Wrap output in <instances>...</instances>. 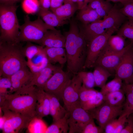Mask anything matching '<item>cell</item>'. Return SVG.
I'll return each mask as SVG.
<instances>
[{"label": "cell", "instance_id": "cell-1", "mask_svg": "<svg viewBox=\"0 0 133 133\" xmlns=\"http://www.w3.org/2000/svg\"><path fill=\"white\" fill-rule=\"evenodd\" d=\"M65 36L67 69L68 73L74 75L83 69L88 43L77 23L73 19L70 21L69 30Z\"/></svg>", "mask_w": 133, "mask_h": 133}, {"label": "cell", "instance_id": "cell-2", "mask_svg": "<svg viewBox=\"0 0 133 133\" xmlns=\"http://www.w3.org/2000/svg\"><path fill=\"white\" fill-rule=\"evenodd\" d=\"M37 102L35 86H26L13 93L5 95L4 100L0 107L33 118L36 117Z\"/></svg>", "mask_w": 133, "mask_h": 133}, {"label": "cell", "instance_id": "cell-3", "mask_svg": "<svg viewBox=\"0 0 133 133\" xmlns=\"http://www.w3.org/2000/svg\"><path fill=\"white\" fill-rule=\"evenodd\" d=\"M21 42L0 41V76L10 78L27 66Z\"/></svg>", "mask_w": 133, "mask_h": 133}, {"label": "cell", "instance_id": "cell-4", "mask_svg": "<svg viewBox=\"0 0 133 133\" xmlns=\"http://www.w3.org/2000/svg\"><path fill=\"white\" fill-rule=\"evenodd\" d=\"M126 17L115 5L102 20L100 19L88 25H83L82 27L80 28L81 31L88 43L108 30L117 32L126 21Z\"/></svg>", "mask_w": 133, "mask_h": 133}, {"label": "cell", "instance_id": "cell-5", "mask_svg": "<svg viewBox=\"0 0 133 133\" xmlns=\"http://www.w3.org/2000/svg\"><path fill=\"white\" fill-rule=\"evenodd\" d=\"M16 4L0 5V41L20 42L19 25L16 15Z\"/></svg>", "mask_w": 133, "mask_h": 133}, {"label": "cell", "instance_id": "cell-6", "mask_svg": "<svg viewBox=\"0 0 133 133\" xmlns=\"http://www.w3.org/2000/svg\"><path fill=\"white\" fill-rule=\"evenodd\" d=\"M38 16L35 20H30L29 16L24 17V23L19 27L18 39L20 42H34L41 45V41L46 32L48 30L55 29L46 24Z\"/></svg>", "mask_w": 133, "mask_h": 133}, {"label": "cell", "instance_id": "cell-7", "mask_svg": "<svg viewBox=\"0 0 133 133\" xmlns=\"http://www.w3.org/2000/svg\"><path fill=\"white\" fill-rule=\"evenodd\" d=\"M133 47V41L126 45L121 50H112L106 44L96 60L94 67L100 66L108 70L112 74L121 61L124 54Z\"/></svg>", "mask_w": 133, "mask_h": 133}, {"label": "cell", "instance_id": "cell-8", "mask_svg": "<svg viewBox=\"0 0 133 133\" xmlns=\"http://www.w3.org/2000/svg\"><path fill=\"white\" fill-rule=\"evenodd\" d=\"M69 73L65 72L60 67L56 66L52 75L42 88L47 93L54 95L59 100L62 99L63 91L71 79Z\"/></svg>", "mask_w": 133, "mask_h": 133}, {"label": "cell", "instance_id": "cell-9", "mask_svg": "<svg viewBox=\"0 0 133 133\" xmlns=\"http://www.w3.org/2000/svg\"><path fill=\"white\" fill-rule=\"evenodd\" d=\"M0 108L3 112L4 119L2 128L3 133H18L24 129L27 128L33 118L7 109Z\"/></svg>", "mask_w": 133, "mask_h": 133}, {"label": "cell", "instance_id": "cell-10", "mask_svg": "<svg viewBox=\"0 0 133 133\" xmlns=\"http://www.w3.org/2000/svg\"><path fill=\"white\" fill-rule=\"evenodd\" d=\"M115 32L112 30H108L96 37L88 43L83 69L94 67L96 60L106 45L108 38Z\"/></svg>", "mask_w": 133, "mask_h": 133}, {"label": "cell", "instance_id": "cell-11", "mask_svg": "<svg viewBox=\"0 0 133 133\" xmlns=\"http://www.w3.org/2000/svg\"><path fill=\"white\" fill-rule=\"evenodd\" d=\"M68 112L69 133H82L87 124L93 118L90 114L81 107L80 103L73 107Z\"/></svg>", "mask_w": 133, "mask_h": 133}, {"label": "cell", "instance_id": "cell-12", "mask_svg": "<svg viewBox=\"0 0 133 133\" xmlns=\"http://www.w3.org/2000/svg\"><path fill=\"white\" fill-rule=\"evenodd\" d=\"M123 105L114 106L104 102L99 107L87 111L99 126L104 130L106 125L111 121L119 116L122 114Z\"/></svg>", "mask_w": 133, "mask_h": 133}, {"label": "cell", "instance_id": "cell-13", "mask_svg": "<svg viewBox=\"0 0 133 133\" xmlns=\"http://www.w3.org/2000/svg\"><path fill=\"white\" fill-rule=\"evenodd\" d=\"M82 85L81 78L77 74L73 75L64 89L62 98L67 112L74 106L80 103L79 94Z\"/></svg>", "mask_w": 133, "mask_h": 133}, {"label": "cell", "instance_id": "cell-14", "mask_svg": "<svg viewBox=\"0 0 133 133\" xmlns=\"http://www.w3.org/2000/svg\"><path fill=\"white\" fill-rule=\"evenodd\" d=\"M115 76L121 79L124 83H129L133 75V47L124 54L117 67Z\"/></svg>", "mask_w": 133, "mask_h": 133}, {"label": "cell", "instance_id": "cell-15", "mask_svg": "<svg viewBox=\"0 0 133 133\" xmlns=\"http://www.w3.org/2000/svg\"><path fill=\"white\" fill-rule=\"evenodd\" d=\"M33 77V74L28 67L23 68L10 77L13 92L29 85Z\"/></svg>", "mask_w": 133, "mask_h": 133}, {"label": "cell", "instance_id": "cell-16", "mask_svg": "<svg viewBox=\"0 0 133 133\" xmlns=\"http://www.w3.org/2000/svg\"><path fill=\"white\" fill-rule=\"evenodd\" d=\"M66 38L60 30L56 29L48 30L42 40L41 45L48 47L65 48Z\"/></svg>", "mask_w": 133, "mask_h": 133}, {"label": "cell", "instance_id": "cell-17", "mask_svg": "<svg viewBox=\"0 0 133 133\" xmlns=\"http://www.w3.org/2000/svg\"><path fill=\"white\" fill-rule=\"evenodd\" d=\"M56 66L49 63L46 66L40 71L36 73L33 74V79L28 86H35L42 88L52 75Z\"/></svg>", "mask_w": 133, "mask_h": 133}, {"label": "cell", "instance_id": "cell-18", "mask_svg": "<svg viewBox=\"0 0 133 133\" xmlns=\"http://www.w3.org/2000/svg\"><path fill=\"white\" fill-rule=\"evenodd\" d=\"M27 61V66L33 74L40 71L49 63L45 48L42 51Z\"/></svg>", "mask_w": 133, "mask_h": 133}, {"label": "cell", "instance_id": "cell-19", "mask_svg": "<svg viewBox=\"0 0 133 133\" xmlns=\"http://www.w3.org/2000/svg\"><path fill=\"white\" fill-rule=\"evenodd\" d=\"M49 63H58L63 65L66 63L67 57L65 48L63 47H44Z\"/></svg>", "mask_w": 133, "mask_h": 133}, {"label": "cell", "instance_id": "cell-20", "mask_svg": "<svg viewBox=\"0 0 133 133\" xmlns=\"http://www.w3.org/2000/svg\"><path fill=\"white\" fill-rule=\"evenodd\" d=\"M38 14L46 24L54 27L61 26L68 23L67 20L61 19L52 11L41 7Z\"/></svg>", "mask_w": 133, "mask_h": 133}, {"label": "cell", "instance_id": "cell-21", "mask_svg": "<svg viewBox=\"0 0 133 133\" xmlns=\"http://www.w3.org/2000/svg\"><path fill=\"white\" fill-rule=\"evenodd\" d=\"M47 94L50 100V114L53 121L63 117L67 112L66 109L61 105L59 100L55 96Z\"/></svg>", "mask_w": 133, "mask_h": 133}, {"label": "cell", "instance_id": "cell-22", "mask_svg": "<svg viewBox=\"0 0 133 133\" xmlns=\"http://www.w3.org/2000/svg\"><path fill=\"white\" fill-rule=\"evenodd\" d=\"M78 9L77 3L67 2L52 12L61 19L67 20L72 17Z\"/></svg>", "mask_w": 133, "mask_h": 133}, {"label": "cell", "instance_id": "cell-23", "mask_svg": "<svg viewBox=\"0 0 133 133\" xmlns=\"http://www.w3.org/2000/svg\"><path fill=\"white\" fill-rule=\"evenodd\" d=\"M77 17L83 25H88L101 18L95 10L88 5L79 10Z\"/></svg>", "mask_w": 133, "mask_h": 133}, {"label": "cell", "instance_id": "cell-24", "mask_svg": "<svg viewBox=\"0 0 133 133\" xmlns=\"http://www.w3.org/2000/svg\"><path fill=\"white\" fill-rule=\"evenodd\" d=\"M88 5L95 10L101 18L106 16L113 6L110 2L107 0H92Z\"/></svg>", "mask_w": 133, "mask_h": 133}, {"label": "cell", "instance_id": "cell-25", "mask_svg": "<svg viewBox=\"0 0 133 133\" xmlns=\"http://www.w3.org/2000/svg\"><path fill=\"white\" fill-rule=\"evenodd\" d=\"M69 112H67L63 118L53 121L48 127L45 133H66L68 132L69 126L67 122Z\"/></svg>", "mask_w": 133, "mask_h": 133}, {"label": "cell", "instance_id": "cell-26", "mask_svg": "<svg viewBox=\"0 0 133 133\" xmlns=\"http://www.w3.org/2000/svg\"><path fill=\"white\" fill-rule=\"evenodd\" d=\"M125 94L121 88L104 95V102L111 105L118 106L123 105L126 100Z\"/></svg>", "mask_w": 133, "mask_h": 133}, {"label": "cell", "instance_id": "cell-27", "mask_svg": "<svg viewBox=\"0 0 133 133\" xmlns=\"http://www.w3.org/2000/svg\"><path fill=\"white\" fill-rule=\"evenodd\" d=\"M93 72L96 86L102 88L106 83L108 79L112 74L103 67L99 66H95Z\"/></svg>", "mask_w": 133, "mask_h": 133}, {"label": "cell", "instance_id": "cell-28", "mask_svg": "<svg viewBox=\"0 0 133 133\" xmlns=\"http://www.w3.org/2000/svg\"><path fill=\"white\" fill-rule=\"evenodd\" d=\"M35 91L37 101L43 105L44 116L50 114V100L47 93L42 87L35 86Z\"/></svg>", "mask_w": 133, "mask_h": 133}, {"label": "cell", "instance_id": "cell-29", "mask_svg": "<svg viewBox=\"0 0 133 133\" xmlns=\"http://www.w3.org/2000/svg\"><path fill=\"white\" fill-rule=\"evenodd\" d=\"M125 39V38L117 34L112 35L108 38L106 45L113 50L120 51L126 46Z\"/></svg>", "mask_w": 133, "mask_h": 133}, {"label": "cell", "instance_id": "cell-30", "mask_svg": "<svg viewBox=\"0 0 133 133\" xmlns=\"http://www.w3.org/2000/svg\"><path fill=\"white\" fill-rule=\"evenodd\" d=\"M46 125L42 119L35 117L29 124L27 128L29 133H45L47 128Z\"/></svg>", "mask_w": 133, "mask_h": 133}, {"label": "cell", "instance_id": "cell-31", "mask_svg": "<svg viewBox=\"0 0 133 133\" xmlns=\"http://www.w3.org/2000/svg\"><path fill=\"white\" fill-rule=\"evenodd\" d=\"M98 91L94 89L85 87L82 85L79 94V101L81 105L94 98Z\"/></svg>", "mask_w": 133, "mask_h": 133}, {"label": "cell", "instance_id": "cell-32", "mask_svg": "<svg viewBox=\"0 0 133 133\" xmlns=\"http://www.w3.org/2000/svg\"><path fill=\"white\" fill-rule=\"evenodd\" d=\"M122 81L116 77L106 84L101 89L100 92L104 95L109 93L116 91L121 89Z\"/></svg>", "mask_w": 133, "mask_h": 133}, {"label": "cell", "instance_id": "cell-33", "mask_svg": "<svg viewBox=\"0 0 133 133\" xmlns=\"http://www.w3.org/2000/svg\"><path fill=\"white\" fill-rule=\"evenodd\" d=\"M27 42L25 46L23 47V51L27 60L30 59L44 49V48L42 46L35 45L30 42Z\"/></svg>", "mask_w": 133, "mask_h": 133}, {"label": "cell", "instance_id": "cell-34", "mask_svg": "<svg viewBox=\"0 0 133 133\" xmlns=\"http://www.w3.org/2000/svg\"><path fill=\"white\" fill-rule=\"evenodd\" d=\"M133 41V21L129 20L121 25L117 34Z\"/></svg>", "mask_w": 133, "mask_h": 133}, {"label": "cell", "instance_id": "cell-35", "mask_svg": "<svg viewBox=\"0 0 133 133\" xmlns=\"http://www.w3.org/2000/svg\"><path fill=\"white\" fill-rule=\"evenodd\" d=\"M104 102V95L100 91H98L94 98L81 106L84 110L88 111L99 107Z\"/></svg>", "mask_w": 133, "mask_h": 133}, {"label": "cell", "instance_id": "cell-36", "mask_svg": "<svg viewBox=\"0 0 133 133\" xmlns=\"http://www.w3.org/2000/svg\"><path fill=\"white\" fill-rule=\"evenodd\" d=\"M22 6L26 13L32 14L38 13L40 7L38 0H23Z\"/></svg>", "mask_w": 133, "mask_h": 133}, {"label": "cell", "instance_id": "cell-37", "mask_svg": "<svg viewBox=\"0 0 133 133\" xmlns=\"http://www.w3.org/2000/svg\"><path fill=\"white\" fill-rule=\"evenodd\" d=\"M125 101L123 104L122 112L119 118L124 116L127 117L130 114L133 113V94L127 93Z\"/></svg>", "mask_w": 133, "mask_h": 133}, {"label": "cell", "instance_id": "cell-38", "mask_svg": "<svg viewBox=\"0 0 133 133\" xmlns=\"http://www.w3.org/2000/svg\"><path fill=\"white\" fill-rule=\"evenodd\" d=\"M77 74L81 77L82 85L85 87L88 88H92L96 86L93 72L82 70L79 72Z\"/></svg>", "mask_w": 133, "mask_h": 133}, {"label": "cell", "instance_id": "cell-39", "mask_svg": "<svg viewBox=\"0 0 133 133\" xmlns=\"http://www.w3.org/2000/svg\"><path fill=\"white\" fill-rule=\"evenodd\" d=\"M12 88L10 78L0 77V95L5 96L8 94V90Z\"/></svg>", "mask_w": 133, "mask_h": 133}, {"label": "cell", "instance_id": "cell-40", "mask_svg": "<svg viewBox=\"0 0 133 133\" xmlns=\"http://www.w3.org/2000/svg\"><path fill=\"white\" fill-rule=\"evenodd\" d=\"M104 133V130L100 126L95 124L93 118L86 125L82 133Z\"/></svg>", "mask_w": 133, "mask_h": 133}, {"label": "cell", "instance_id": "cell-41", "mask_svg": "<svg viewBox=\"0 0 133 133\" xmlns=\"http://www.w3.org/2000/svg\"><path fill=\"white\" fill-rule=\"evenodd\" d=\"M119 10L129 20L133 21V0H130Z\"/></svg>", "mask_w": 133, "mask_h": 133}, {"label": "cell", "instance_id": "cell-42", "mask_svg": "<svg viewBox=\"0 0 133 133\" xmlns=\"http://www.w3.org/2000/svg\"><path fill=\"white\" fill-rule=\"evenodd\" d=\"M126 126L122 130L121 133H133V113L127 117Z\"/></svg>", "mask_w": 133, "mask_h": 133}, {"label": "cell", "instance_id": "cell-43", "mask_svg": "<svg viewBox=\"0 0 133 133\" xmlns=\"http://www.w3.org/2000/svg\"><path fill=\"white\" fill-rule=\"evenodd\" d=\"M118 120V119L116 118L108 123L104 128V133H115V130Z\"/></svg>", "mask_w": 133, "mask_h": 133}, {"label": "cell", "instance_id": "cell-44", "mask_svg": "<svg viewBox=\"0 0 133 133\" xmlns=\"http://www.w3.org/2000/svg\"><path fill=\"white\" fill-rule=\"evenodd\" d=\"M118 121L115 130V133H121L126 123L127 117L126 116L118 118Z\"/></svg>", "mask_w": 133, "mask_h": 133}, {"label": "cell", "instance_id": "cell-45", "mask_svg": "<svg viewBox=\"0 0 133 133\" xmlns=\"http://www.w3.org/2000/svg\"><path fill=\"white\" fill-rule=\"evenodd\" d=\"M36 117L41 119L44 117V109L42 104L37 101L35 108Z\"/></svg>", "mask_w": 133, "mask_h": 133}, {"label": "cell", "instance_id": "cell-46", "mask_svg": "<svg viewBox=\"0 0 133 133\" xmlns=\"http://www.w3.org/2000/svg\"><path fill=\"white\" fill-rule=\"evenodd\" d=\"M64 0H51L50 9L52 11L63 5Z\"/></svg>", "mask_w": 133, "mask_h": 133}, {"label": "cell", "instance_id": "cell-47", "mask_svg": "<svg viewBox=\"0 0 133 133\" xmlns=\"http://www.w3.org/2000/svg\"><path fill=\"white\" fill-rule=\"evenodd\" d=\"M121 88L125 93H128L133 94V83H126L123 82Z\"/></svg>", "mask_w": 133, "mask_h": 133}, {"label": "cell", "instance_id": "cell-48", "mask_svg": "<svg viewBox=\"0 0 133 133\" xmlns=\"http://www.w3.org/2000/svg\"><path fill=\"white\" fill-rule=\"evenodd\" d=\"M40 7L49 10L50 7L51 0H39Z\"/></svg>", "mask_w": 133, "mask_h": 133}, {"label": "cell", "instance_id": "cell-49", "mask_svg": "<svg viewBox=\"0 0 133 133\" xmlns=\"http://www.w3.org/2000/svg\"><path fill=\"white\" fill-rule=\"evenodd\" d=\"M92 0H78L77 3L78 10L83 8L88 4Z\"/></svg>", "mask_w": 133, "mask_h": 133}, {"label": "cell", "instance_id": "cell-50", "mask_svg": "<svg viewBox=\"0 0 133 133\" xmlns=\"http://www.w3.org/2000/svg\"><path fill=\"white\" fill-rule=\"evenodd\" d=\"M22 0H0V4L6 5H13L16 3Z\"/></svg>", "mask_w": 133, "mask_h": 133}, {"label": "cell", "instance_id": "cell-51", "mask_svg": "<svg viewBox=\"0 0 133 133\" xmlns=\"http://www.w3.org/2000/svg\"><path fill=\"white\" fill-rule=\"evenodd\" d=\"M110 2H119L121 3L123 5H124L127 2H128L130 0H107Z\"/></svg>", "mask_w": 133, "mask_h": 133}, {"label": "cell", "instance_id": "cell-52", "mask_svg": "<svg viewBox=\"0 0 133 133\" xmlns=\"http://www.w3.org/2000/svg\"><path fill=\"white\" fill-rule=\"evenodd\" d=\"M78 0H64V3L67 2H71L77 3Z\"/></svg>", "mask_w": 133, "mask_h": 133}, {"label": "cell", "instance_id": "cell-53", "mask_svg": "<svg viewBox=\"0 0 133 133\" xmlns=\"http://www.w3.org/2000/svg\"><path fill=\"white\" fill-rule=\"evenodd\" d=\"M133 83V75L129 83Z\"/></svg>", "mask_w": 133, "mask_h": 133}]
</instances>
